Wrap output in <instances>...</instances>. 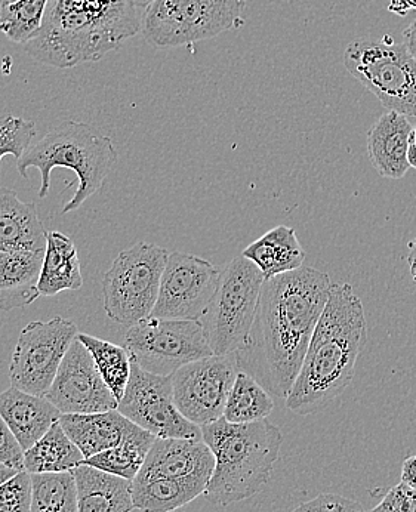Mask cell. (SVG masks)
I'll list each match as a JSON object with an SVG mask.
<instances>
[{"mask_svg":"<svg viewBox=\"0 0 416 512\" xmlns=\"http://www.w3.org/2000/svg\"><path fill=\"white\" fill-rule=\"evenodd\" d=\"M49 0H17L0 6V32L15 43L26 45L38 35Z\"/></svg>","mask_w":416,"mask_h":512,"instance_id":"cell-31","label":"cell"},{"mask_svg":"<svg viewBox=\"0 0 416 512\" xmlns=\"http://www.w3.org/2000/svg\"><path fill=\"white\" fill-rule=\"evenodd\" d=\"M32 474L20 471L0 486V512H32Z\"/></svg>","mask_w":416,"mask_h":512,"instance_id":"cell-33","label":"cell"},{"mask_svg":"<svg viewBox=\"0 0 416 512\" xmlns=\"http://www.w3.org/2000/svg\"><path fill=\"white\" fill-rule=\"evenodd\" d=\"M79 255L75 242L60 231H48L39 292L42 296H55L82 288Z\"/></svg>","mask_w":416,"mask_h":512,"instance_id":"cell-24","label":"cell"},{"mask_svg":"<svg viewBox=\"0 0 416 512\" xmlns=\"http://www.w3.org/2000/svg\"><path fill=\"white\" fill-rule=\"evenodd\" d=\"M94 357L95 365L101 378L106 382L107 387L116 397L117 402L125 396L129 378H131V356L125 347L113 344L106 339L79 333L76 336Z\"/></svg>","mask_w":416,"mask_h":512,"instance_id":"cell-29","label":"cell"},{"mask_svg":"<svg viewBox=\"0 0 416 512\" xmlns=\"http://www.w3.org/2000/svg\"><path fill=\"white\" fill-rule=\"evenodd\" d=\"M344 66L382 107L416 119V60L405 46L390 37L354 40L345 49Z\"/></svg>","mask_w":416,"mask_h":512,"instance_id":"cell-9","label":"cell"},{"mask_svg":"<svg viewBox=\"0 0 416 512\" xmlns=\"http://www.w3.org/2000/svg\"><path fill=\"white\" fill-rule=\"evenodd\" d=\"M239 373L236 354L197 360L172 373L178 410L203 427L223 418L227 399Z\"/></svg>","mask_w":416,"mask_h":512,"instance_id":"cell-13","label":"cell"},{"mask_svg":"<svg viewBox=\"0 0 416 512\" xmlns=\"http://www.w3.org/2000/svg\"><path fill=\"white\" fill-rule=\"evenodd\" d=\"M61 415H91L117 409L119 402L101 378L88 348L75 339L46 393Z\"/></svg>","mask_w":416,"mask_h":512,"instance_id":"cell-15","label":"cell"},{"mask_svg":"<svg viewBox=\"0 0 416 512\" xmlns=\"http://www.w3.org/2000/svg\"><path fill=\"white\" fill-rule=\"evenodd\" d=\"M117 159L119 153L112 138L100 134L91 125L72 120L51 129L35 146H30L17 160V169L23 178H29L27 171L30 168L39 169L42 175L40 199L48 197L52 169H72L79 178V185L61 212L66 215L79 209L92 194L101 190Z\"/></svg>","mask_w":416,"mask_h":512,"instance_id":"cell-5","label":"cell"},{"mask_svg":"<svg viewBox=\"0 0 416 512\" xmlns=\"http://www.w3.org/2000/svg\"><path fill=\"white\" fill-rule=\"evenodd\" d=\"M292 512H366L359 502L331 493H320L311 501L304 502Z\"/></svg>","mask_w":416,"mask_h":512,"instance_id":"cell-34","label":"cell"},{"mask_svg":"<svg viewBox=\"0 0 416 512\" xmlns=\"http://www.w3.org/2000/svg\"><path fill=\"white\" fill-rule=\"evenodd\" d=\"M141 23L134 0H49L38 35L24 49L39 63L70 69L116 51Z\"/></svg>","mask_w":416,"mask_h":512,"instance_id":"cell-3","label":"cell"},{"mask_svg":"<svg viewBox=\"0 0 416 512\" xmlns=\"http://www.w3.org/2000/svg\"><path fill=\"white\" fill-rule=\"evenodd\" d=\"M0 462L14 470L24 471L23 447L18 443L17 437L2 416H0Z\"/></svg>","mask_w":416,"mask_h":512,"instance_id":"cell-36","label":"cell"},{"mask_svg":"<svg viewBox=\"0 0 416 512\" xmlns=\"http://www.w3.org/2000/svg\"><path fill=\"white\" fill-rule=\"evenodd\" d=\"M412 134H414V132H412ZM408 163L411 168L416 169V144L414 138H411V144H409Z\"/></svg>","mask_w":416,"mask_h":512,"instance_id":"cell-42","label":"cell"},{"mask_svg":"<svg viewBox=\"0 0 416 512\" xmlns=\"http://www.w3.org/2000/svg\"><path fill=\"white\" fill-rule=\"evenodd\" d=\"M202 439L215 456L205 496L218 507L246 501L270 481L282 449V431L263 421L233 424L221 418L203 425Z\"/></svg>","mask_w":416,"mask_h":512,"instance_id":"cell-4","label":"cell"},{"mask_svg":"<svg viewBox=\"0 0 416 512\" xmlns=\"http://www.w3.org/2000/svg\"><path fill=\"white\" fill-rule=\"evenodd\" d=\"M20 471L14 470V468L8 467V465L0 462V486L6 481L11 480L12 477L17 476Z\"/></svg>","mask_w":416,"mask_h":512,"instance_id":"cell-41","label":"cell"},{"mask_svg":"<svg viewBox=\"0 0 416 512\" xmlns=\"http://www.w3.org/2000/svg\"><path fill=\"white\" fill-rule=\"evenodd\" d=\"M223 268L196 255L169 254L152 313L159 319L200 320L205 316Z\"/></svg>","mask_w":416,"mask_h":512,"instance_id":"cell-14","label":"cell"},{"mask_svg":"<svg viewBox=\"0 0 416 512\" xmlns=\"http://www.w3.org/2000/svg\"><path fill=\"white\" fill-rule=\"evenodd\" d=\"M83 461L85 456L67 436L60 421L24 452V470L30 474L73 473Z\"/></svg>","mask_w":416,"mask_h":512,"instance_id":"cell-26","label":"cell"},{"mask_svg":"<svg viewBox=\"0 0 416 512\" xmlns=\"http://www.w3.org/2000/svg\"><path fill=\"white\" fill-rule=\"evenodd\" d=\"M169 254L152 243L140 242L120 252L103 280L104 310L122 326L152 316Z\"/></svg>","mask_w":416,"mask_h":512,"instance_id":"cell-8","label":"cell"},{"mask_svg":"<svg viewBox=\"0 0 416 512\" xmlns=\"http://www.w3.org/2000/svg\"><path fill=\"white\" fill-rule=\"evenodd\" d=\"M117 410L157 439L203 440L202 428L175 404L172 375L147 372L132 360L131 378Z\"/></svg>","mask_w":416,"mask_h":512,"instance_id":"cell-12","label":"cell"},{"mask_svg":"<svg viewBox=\"0 0 416 512\" xmlns=\"http://www.w3.org/2000/svg\"><path fill=\"white\" fill-rule=\"evenodd\" d=\"M40 252H0V311L26 308L39 298Z\"/></svg>","mask_w":416,"mask_h":512,"instance_id":"cell-21","label":"cell"},{"mask_svg":"<svg viewBox=\"0 0 416 512\" xmlns=\"http://www.w3.org/2000/svg\"><path fill=\"white\" fill-rule=\"evenodd\" d=\"M123 347L132 362L147 372L163 376L214 356L200 320L147 317L128 329Z\"/></svg>","mask_w":416,"mask_h":512,"instance_id":"cell-10","label":"cell"},{"mask_svg":"<svg viewBox=\"0 0 416 512\" xmlns=\"http://www.w3.org/2000/svg\"><path fill=\"white\" fill-rule=\"evenodd\" d=\"M263 271L265 280L303 267L305 252L295 228L279 225L242 252Z\"/></svg>","mask_w":416,"mask_h":512,"instance_id":"cell-23","label":"cell"},{"mask_svg":"<svg viewBox=\"0 0 416 512\" xmlns=\"http://www.w3.org/2000/svg\"><path fill=\"white\" fill-rule=\"evenodd\" d=\"M414 126L396 111L382 114L368 131V154L381 177L400 180L409 171L408 150Z\"/></svg>","mask_w":416,"mask_h":512,"instance_id":"cell-17","label":"cell"},{"mask_svg":"<svg viewBox=\"0 0 416 512\" xmlns=\"http://www.w3.org/2000/svg\"><path fill=\"white\" fill-rule=\"evenodd\" d=\"M60 422L85 459L119 446L143 431L117 409L91 415H61Z\"/></svg>","mask_w":416,"mask_h":512,"instance_id":"cell-18","label":"cell"},{"mask_svg":"<svg viewBox=\"0 0 416 512\" xmlns=\"http://www.w3.org/2000/svg\"><path fill=\"white\" fill-rule=\"evenodd\" d=\"M412 138H414L415 144H416V125L414 128V134H412Z\"/></svg>","mask_w":416,"mask_h":512,"instance_id":"cell-44","label":"cell"},{"mask_svg":"<svg viewBox=\"0 0 416 512\" xmlns=\"http://www.w3.org/2000/svg\"><path fill=\"white\" fill-rule=\"evenodd\" d=\"M205 484L160 477H135L132 498L141 512H175L205 493Z\"/></svg>","mask_w":416,"mask_h":512,"instance_id":"cell-25","label":"cell"},{"mask_svg":"<svg viewBox=\"0 0 416 512\" xmlns=\"http://www.w3.org/2000/svg\"><path fill=\"white\" fill-rule=\"evenodd\" d=\"M331 277L311 267L265 280L254 325L237 365L277 399L291 393L314 329L328 304Z\"/></svg>","mask_w":416,"mask_h":512,"instance_id":"cell-1","label":"cell"},{"mask_svg":"<svg viewBox=\"0 0 416 512\" xmlns=\"http://www.w3.org/2000/svg\"><path fill=\"white\" fill-rule=\"evenodd\" d=\"M36 134L38 131L32 120L12 116V114L0 117V160L6 154H12L15 159L20 160L32 146Z\"/></svg>","mask_w":416,"mask_h":512,"instance_id":"cell-32","label":"cell"},{"mask_svg":"<svg viewBox=\"0 0 416 512\" xmlns=\"http://www.w3.org/2000/svg\"><path fill=\"white\" fill-rule=\"evenodd\" d=\"M368 339L362 299L348 283H332L286 409L307 416L328 407L350 387Z\"/></svg>","mask_w":416,"mask_h":512,"instance_id":"cell-2","label":"cell"},{"mask_svg":"<svg viewBox=\"0 0 416 512\" xmlns=\"http://www.w3.org/2000/svg\"><path fill=\"white\" fill-rule=\"evenodd\" d=\"M6 2H17V0H6Z\"/></svg>","mask_w":416,"mask_h":512,"instance_id":"cell-45","label":"cell"},{"mask_svg":"<svg viewBox=\"0 0 416 512\" xmlns=\"http://www.w3.org/2000/svg\"><path fill=\"white\" fill-rule=\"evenodd\" d=\"M402 483L416 490V455L409 456L403 462Z\"/></svg>","mask_w":416,"mask_h":512,"instance_id":"cell-37","label":"cell"},{"mask_svg":"<svg viewBox=\"0 0 416 512\" xmlns=\"http://www.w3.org/2000/svg\"><path fill=\"white\" fill-rule=\"evenodd\" d=\"M274 409L271 394L249 373L239 370L230 396H228L223 418L233 424H251L263 421Z\"/></svg>","mask_w":416,"mask_h":512,"instance_id":"cell-27","label":"cell"},{"mask_svg":"<svg viewBox=\"0 0 416 512\" xmlns=\"http://www.w3.org/2000/svg\"><path fill=\"white\" fill-rule=\"evenodd\" d=\"M79 512H132V481L104 473L89 465L73 471Z\"/></svg>","mask_w":416,"mask_h":512,"instance_id":"cell-22","label":"cell"},{"mask_svg":"<svg viewBox=\"0 0 416 512\" xmlns=\"http://www.w3.org/2000/svg\"><path fill=\"white\" fill-rule=\"evenodd\" d=\"M403 46L408 49L409 54L416 60V20L409 24L403 32Z\"/></svg>","mask_w":416,"mask_h":512,"instance_id":"cell-38","label":"cell"},{"mask_svg":"<svg viewBox=\"0 0 416 512\" xmlns=\"http://www.w3.org/2000/svg\"><path fill=\"white\" fill-rule=\"evenodd\" d=\"M0 416L26 452L60 421L61 412L46 397L24 393L11 385L0 393Z\"/></svg>","mask_w":416,"mask_h":512,"instance_id":"cell-19","label":"cell"},{"mask_svg":"<svg viewBox=\"0 0 416 512\" xmlns=\"http://www.w3.org/2000/svg\"><path fill=\"white\" fill-rule=\"evenodd\" d=\"M369 512H416V490L403 483L397 484Z\"/></svg>","mask_w":416,"mask_h":512,"instance_id":"cell-35","label":"cell"},{"mask_svg":"<svg viewBox=\"0 0 416 512\" xmlns=\"http://www.w3.org/2000/svg\"><path fill=\"white\" fill-rule=\"evenodd\" d=\"M246 0H153L141 32L154 48H175L212 39L243 26Z\"/></svg>","mask_w":416,"mask_h":512,"instance_id":"cell-7","label":"cell"},{"mask_svg":"<svg viewBox=\"0 0 416 512\" xmlns=\"http://www.w3.org/2000/svg\"><path fill=\"white\" fill-rule=\"evenodd\" d=\"M46 237L38 206L23 202L14 190L0 187V252L45 251Z\"/></svg>","mask_w":416,"mask_h":512,"instance_id":"cell-20","label":"cell"},{"mask_svg":"<svg viewBox=\"0 0 416 512\" xmlns=\"http://www.w3.org/2000/svg\"><path fill=\"white\" fill-rule=\"evenodd\" d=\"M77 335L75 323L60 316L48 322L29 323L21 330L12 353V387L45 397Z\"/></svg>","mask_w":416,"mask_h":512,"instance_id":"cell-11","label":"cell"},{"mask_svg":"<svg viewBox=\"0 0 416 512\" xmlns=\"http://www.w3.org/2000/svg\"><path fill=\"white\" fill-rule=\"evenodd\" d=\"M152 2L153 0H134V3L138 6V8H147V6H149Z\"/></svg>","mask_w":416,"mask_h":512,"instance_id":"cell-43","label":"cell"},{"mask_svg":"<svg viewBox=\"0 0 416 512\" xmlns=\"http://www.w3.org/2000/svg\"><path fill=\"white\" fill-rule=\"evenodd\" d=\"M264 282L263 271L245 256H237L223 267L217 292L200 319L215 356L236 353L245 344Z\"/></svg>","mask_w":416,"mask_h":512,"instance_id":"cell-6","label":"cell"},{"mask_svg":"<svg viewBox=\"0 0 416 512\" xmlns=\"http://www.w3.org/2000/svg\"><path fill=\"white\" fill-rule=\"evenodd\" d=\"M215 456L203 440L157 439L138 476L190 481L208 487Z\"/></svg>","mask_w":416,"mask_h":512,"instance_id":"cell-16","label":"cell"},{"mask_svg":"<svg viewBox=\"0 0 416 512\" xmlns=\"http://www.w3.org/2000/svg\"><path fill=\"white\" fill-rule=\"evenodd\" d=\"M406 262H408L412 280H414L416 285V237L408 245V256H406Z\"/></svg>","mask_w":416,"mask_h":512,"instance_id":"cell-39","label":"cell"},{"mask_svg":"<svg viewBox=\"0 0 416 512\" xmlns=\"http://www.w3.org/2000/svg\"><path fill=\"white\" fill-rule=\"evenodd\" d=\"M32 481V512H79L75 474H32Z\"/></svg>","mask_w":416,"mask_h":512,"instance_id":"cell-30","label":"cell"},{"mask_svg":"<svg viewBox=\"0 0 416 512\" xmlns=\"http://www.w3.org/2000/svg\"><path fill=\"white\" fill-rule=\"evenodd\" d=\"M156 440V436L143 430L137 436L123 441L119 446L86 458L82 465H89V467L97 468L104 473L134 481L143 468L147 455Z\"/></svg>","mask_w":416,"mask_h":512,"instance_id":"cell-28","label":"cell"},{"mask_svg":"<svg viewBox=\"0 0 416 512\" xmlns=\"http://www.w3.org/2000/svg\"><path fill=\"white\" fill-rule=\"evenodd\" d=\"M400 8H403L402 14L409 9H416V0H393L391 2V11L400 12Z\"/></svg>","mask_w":416,"mask_h":512,"instance_id":"cell-40","label":"cell"}]
</instances>
